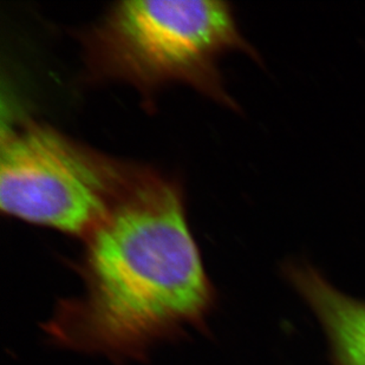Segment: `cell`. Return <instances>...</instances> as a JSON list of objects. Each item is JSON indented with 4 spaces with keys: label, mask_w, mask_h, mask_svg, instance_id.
<instances>
[{
    "label": "cell",
    "mask_w": 365,
    "mask_h": 365,
    "mask_svg": "<svg viewBox=\"0 0 365 365\" xmlns=\"http://www.w3.org/2000/svg\"><path fill=\"white\" fill-rule=\"evenodd\" d=\"M86 242V296L53 322L66 343L135 350L206 311L210 284L174 180L141 165Z\"/></svg>",
    "instance_id": "6da1fadb"
},
{
    "label": "cell",
    "mask_w": 365,
    "mask_h": 365,
    "mask_svg": "<svg viewBox=\"0 0 365 365\" xmlns=\"http://www.w3.org/2000/svg\"><path fill=\"white\" fill-rule=\"evenodd\" d=\"M81 38L93 80L123 81L145 97L183 83L235 110L238 104L225 90L217 59L239 50L260 62L225 1H121Z\"/></svg>",
    "instance_id": "7a4b0ae2"
},
{
    "label": "cell",
    "mask_w": 365,
    "mask_h": 365,
    "mask_svg": "<svg viewBox=\"0 0 365 365\" xmlns=\"http://www.w3.org/2000/svg\"><path fill=\"white\" fill-rule=\"evenodd\" d=\"M140 165L95 152L48 124L3 131L0 208L10 217L86 239Z\"/></svg>",
    "instance_id": "3957f363"
},
{
    "label": "cell",
    "mask_w": 365,
    "mask_h": 365,
    "mask_svg": "<svg viewBox=\"0 0 365 365\" xmlns=\"http://www.w3.org/2000/svg\"><path fill=\"white\" fill-rule=\"evenodd\" d=\"M285 274L321 323L334 364L365 365V302L341 292L307 262H289Z\"/></svg>",
    "instance_id": "277c9868"
}]
</instances>
